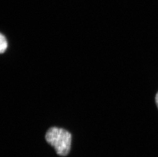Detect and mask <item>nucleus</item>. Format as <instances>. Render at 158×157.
I'll use <instances>...</instances> for the list:
<instances>
[{"instance_id": "nucleus-1", "label": "nucleus", "mask_w": 158, "mask_h": 157, "mask_svg": "<svg viewBox=\"0 0 158 157\" xmlns=\"http://www.w3.org/2000/svg\"><path fill=\"white\" fill-rule=\"evenodd\" d=\"M47 142L53 147L57 154L66 156L70 151L72 135L65 129L51 127L48 129L45 135Z\"/></svg>"}, {"instance_id": "nucleus-2", "label": "nucleus", "mask_w": 158, "mask_h": 157, "mask_svg": "<svg viewBox=\"0 0 158 157\" xmlns=\"http://www.w3.org/2000/svg\"><path fill=\"white\" fill-rule=\"evenodd\" d=\"M0 51L1 53L3 54L7 48L8 44L6 38L2 34H1L0 36Z\"/></svg>"}, {"instance_id": "nucleus-3", "label": "nucleus", "mask_w": 158, "mask_h": 157, "mask_svg": "<svg viewBox=\"0 0 158 157\" xmlns=\"http://www.w3.org/2000/svg\"><path fill=\"white\" fill-rule=\"evenodd\" d=\"M156 104H157V107L158 108V92H157V94H156Z\"/></svg>"}]
</instances>
